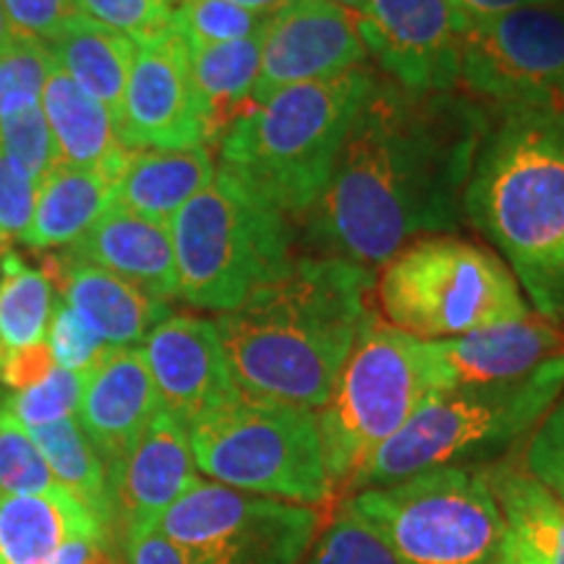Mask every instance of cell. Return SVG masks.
<instances>
[{
	"label": "cell",
	"mask_w": 564,
	"mask_h": 564,
	"mask_svg": "<svg viewBox=\"0 0 564 564\" xmlns=\"http://www.w3.org/2000/svg\"><path fill=\"white\" fill-rule=\"evenodd\" d=\"M489 118L460 89L415 91L373 76L306 217L322 257L371 270L421 236L455 230Z\"/></svg>",
	"instance_id": "1"
},
{
	"label": "cell",
	"mask_w": 564,
	"mask_h": 564,
	"mask_svg": "<svg viewBox=\"0 0 564 564\" xmlns=\"http://www.w3.org/2000/svg\"><path fill=\"white\" fill-rule=\"evenodd\" d=\"M371 270L337 257L293 259L282 278L215 319L241 398L322 411L371 319Z\"/></svg>",
	"instance_id": "2"
},
{
	"label": "cell",
	"mask_w": 564,
	"mask_h": 564,
	"mask_svg": "<svg viewBox=\"0 0 564 564\" xmlns=\"http://www.w3.org/2000/svg\"><path fill=\"white\" fill-rule=\"evenodd\" d=\"M465 217L502 253L533 314L564 327V110H491Z\"/></svg>",
	"instance_id": "3"
},
{
	"label": "cell",
	"mask_w": 564,
	"mask_h": 564,
	"mask_svg": "<svg viewBox=\"0 0 564 564\" xmlns=\"http://www.w3.org/2000/svg\"><path fill=\"white\" fill-rule=\"evenodd\" d=\"M371 82L373 70L358 66L251 102L223 133L217 167L241 178L288 220H306Z\"/></svg>",
	"instance_id": "4"
},
{
	"label": "cell",
	"mask_w": 564,
	"mask_h": 564,
	"mask_svg": "<svg viewBox=\"0 0 564 564\" xmlns=\"http://www.w3.org/2000/svg\"><path fill=\"white\" fill-rule=\"evenodd\" d=\"M564 392V356L520 379L432 392L352 478L348 494L447 465H486L528 442Z\"/></svg>",
	"instance_id": "5"
},
{
	"label": "cell",
	"mask_w": 564,
	"mask_h": 564,
	"mask_svg": "<svg viewBox=\"0 0 564 564\" xmlns=\"http://www.w3.org/2000/svg\"><path fill=\"white\" fill-rule=\"evenodd\" d=\"M241 178H215L171 220L178 299L228 314L293 264L291 225Z\"/></svg>",
	"instance_id": "6"
},
{
	"label": "cell",
	"mask_w": 564,
	"mask_h": 564,
	"mask_svg": "<svg viewBox=\"0 0 564 564\" xmlns=\"http://www.w3.org/2000/svg\"><path fill=\"white\" fill-rule=\"evenodd\" d=\"M382 267L377 301L384 319L419 340L460 337L531 314L510 267L463 238H419Z\"/></svg>",
	"instance_id": "7"
},
{
	"label": "cell",
	"mask_w": 564,
	"mask_h": 564,
	"mask_svg": "<svg viewBox=\"0 0 564 564\" xmlns=\"http://www.w3.org/2000/svg\"><path fill=\"white\" fill-rule=\"evenodd\" d=\"M345 507L403 564H502L505 520L481 465H447L350 494Z\"/></svg>",
	"instance_id": "8"
},
{
	"label": "cell",
	"mask_w": 564,
	"mask_h": 564,
	"mask_svg": "<svg viewBox=\"0 0 564 564\" xmlns=\"http://www.w3.org/2000/svg\"><path fill=\"white\" fill-rule=\"evenodd\" d=\"M196 468L230 489L319 507L335 499L314 411L238 398L188 426Z\"/></svg>",
	"instance_id": "9"
},
{
	"label": "cell",
	"mask_w": 564,
	"mask_h": 564,
	"mask_svg": "<svg viewBox=\"0 0 564 564\" xmlns=\"http://www.w3.org/2000/svg\"><path fill=\"white\" fill-rule=\"evenodd\" d=\"M432 392L423 340L371 316L316 415L335 497Z\"/></svg>",
	"instance_id": "10"
},
{
	"label": "cell",
	"mask_w": 564,
	"mask_h": 564,
	"mask_svg": "<svg viewBox=\"0 0 564 564\" xmlns=\"http://www.w3.org/2000/svg\"><path fill=\"white\" fill-rule=\"evenodd\" d=\"M322 514L316 507L196 481L160 518L188 564H303Z\"/></svg>",
	"instance_id": "11"
},
{
	"label": "cell",
	"mask_w": 564,
	"mask_h": 564,
	"mask_svg": "<svg viewBox=\"0 0 564 564\" xmlns=\"http://www.w3.org/2000/svg\"><path fill=\"white\" fill-rule=\"evenodd\" d=\"M457 87L489 110H564V6L514 9L460 34Z\"/></svg>",
	"instance_id": "12"
},
{
	"label": "cell",
	"mask_w": 564,
	"mask_h": 564,
	"mask_svg": "<svg viewBox=\"0 0 564 564\" xmlns=\"http://www.w3.org/2000/svg\"><path fill=\"white\" fill-rule=\"evenodd\" d=\"M116 133L126 150L207 147L204 105L188 66V47L178 32L137 45Z\"/></svg>",
	"instance_id": "13"
},
{
	"label": "cell",
	"mask_w": 564,
	"mask_h": 564,
	"mask_svg": "<svg viewBox=\"0 0 564 564\" xmlns=\"http://www.w3.org/2000/svg\"><path fill=\"white\" fill-rule=\"evenodd\" d=\"M358 32L387 79L415 91L457 89L465 21L449 0H369Z\"/></svg>",
	"instance_id": "14"
},
{
	"label": "cell",
	"mask_w": 564,
	"mask_h": 564,
	"mask_svg": "<svg viewBox=\"0 0 564 564\" xmlns=\"http://www.w3.org/2000/svg\"><path fill=\"white\" fill-rule=\"evenodd\" d=\"M366 45L358 21L329 0H291L270 19L262 40L253 100L308 82H327L364 66Z\"/></svg>",
	"instance_id": "15"
},
{
	"label": "cell",
	"mask_w": 564,
	"mask_h": 564,
	"mask_svg": "<svg viewBox=\"0 0 564 564\" xmlns=\"http://www.w3.org/2000/svg\"><path fill=\"white\" fill-rule=\"evenodd\" d=\"M141 356L162 408L186 429L241 398L215 322L171 314L144 337Z\"/></svg>",
	"instance_id": "16"
},
{
	"label": "cell",
	"mask_w": 564,
	"mask_h": 564,
	"mask_svg": "<svg viewBox=\"0 0 564 564\" xmlns=\"http://www.w3.org/2000/svg\"><path fill=\"white\" fill-rule=\"evenodd\" d=\"M423 352L436 392L510 382L564 356V327L531 312L525 319L460 337L423 340Z\"/></svg>",
	"instance_id": "17"
},
{
	"label": "cell",
	"mask_w": 564,
	"mask_h": 564,
	"mask_svg": "<svg viewBox=\"0 0 564 564\" xmlns=\"http://www.w3.org/2000/svg\"><path fill=\"white\" fill-rule=\"evenodd\" d=\"M196 481L188 429L162 408L126 460L108 474L112 525L121 528L123 539L158 528L167 507Z\"/></svg>",
	"instance_id": "18"
},
{
	"label": "cell",
	"mask_w": 564,
	"mask_h": 564,
	"mask_svg": "<svg viewBox=\"0 0 564 564\" xmlns=\"http://www.w3.org/2000/svg\"><path fill=\"white\" fill-rule=\"evenodd\" d=\"M160 411L158 387L141 348H110L84 377L76 421L110 474Z\"/></svg>",
	"instance_id": "19"
},
{
	"label": "cell",
	"mask_w": 564,
	"mask_h": 564,
	"mask_svg": "<svg viewBox=\"0 0 564 564\" xmlns=\"http://www.w3.org/2000/svg\"><path fill=\"white\" fill-rule=\"evenodd\" d=\"M42 272L58 288L61 301L68 303L84 324L108 348H137L162 319L171 316L165 301L152 299L133 282L100 267L66 257H47Z\"/></svg>",
	"instance_id": "20"
},
{
	"label": "cell",
	"mask_w": 564,
	"mask_h": 564,
	"mask_svg": "<svg viewBox=\"0 0 564 564\" xmlns=\"http://www.w3.org/2000/svg\"><path fill=\"white\" fill-rule=\"evenodd\" d=\"M66 257L118 274L158 301L178 299L171 225L152 223L118 204L68 246Z\"/></svg>",
	"instance_id": "21"
},
{
	"label": "cell",
	"mask_w": 564,
	"mask_h": 564,
	"mask_svg": "<svg viewBox=\"0 0 564 564\" xmlns=\"http://www.w3.org/2000/svg\"><path fill=\"white\" fill-rule=\"evenodd\" d=\"M481 474L505 520L502 564H564V505L523 460L499 457Z\"/></svg>",
	"instance_id": "22"
},
{
	"label": "cell",
	"mask_w": 564,
	"mask_h": 564,
	"mask_svg": "<svg viewBox=\"0 0 564 564\" xmlns=\"http://www.w3.org/2000/svg\"><path fill=\"white\" fill-rule=\"evenodd\" d=\"M70 539L108 541L100 520L61 489L0 497V564H45Z\"/></svg>",
	"instance_id": "23"
},
{
	"label": "cell",
	"mask_w": 564,
	"mask_h": 564,
	"mask_svg": "<svg viewBox=\"0 0 564 564\" xmlns=\"http://www.w3.org/2000/svg\"><path fill=\"white\" fill-rule=\"evenodd\" d=\"M209 147L196 150H131L116 178V204L171 225L178 212L215 178Z\"/></svg>",
	"instance_id": "24"
},
{
	"label": "cell",
	"mask_w": 564,
	"mask_h": 564,
	"mask_svg": "<svg viewBox=\"0 0 564 564\" xmlns=\"http://www.w3.org/2000/svg\"><path fill=\"white\" fill-rule=\"evenodd\" d=\"M42 112L53 131L63 165L105 171L118 178L131 150H126L118 139L110 112L70 79L66 70L55 66V61L42 89Z\"/></svg>",
	"instance_id": "25"
},
{
	"label": "cell",
	"mask_w": 564,
	"mask_h": 564,
	"mask_svg": "<svg viewBox=\"0 0 564 564\" xmlns=\"http://www.w3.org/2000/svg\"><path fill=\"white\" fill-rule=\"evenodd\" d=\"M116 204V175L87 167H53L37 186L24 241L34 251L68 249Z\"/></svg>",
	"instance_id": "26"
},
{
	"label": "cell",
	"mask_w": 564,
	"mask_h": 564,
	"mask_svg": "<svg viewBox=\"0 0 564 564\" xmlns=\"http://www.w3.org/2000/svg\"><path fill=\"white\" fill-rule=\"evenodd\" d=\"M47 51L55 66L66 70L89 97H95L116 123L137 58V42L82 13L47 42Z\"/></svg>",
	"instance_id": "27"
},
{
	"label": "cell",
	"mask_w": 564,
	"mask_h": 564,
	"mask_svg": "<svg viewBox=\"0 0 564 564\" xmlns=\"http://www.w3.org/2000/svg\"><path fill=\"white\" fill-rule=\"evenodd\" d=\"M262 40L264 32L220 45H186L188 66L204 105L207 144H220L228 126L251 105L262 68Z\"/></svg>",
	"instance_id": "28"
},
{
	"label": "cell",
	"mask_w": 564,
	"mask_h": 564,
	"mask_svg": "<svg viewBox=\"0 0 564 564\" xmlns=\"http://www.w3.org/2000/svg\"><path fill=\"white\" fill-rule=\"evenodd\" d=\"M30 436L37 444L40 455L45 457L55 481L74 494L110 533L112 505L108 470H105V463L91 447L87 434L82 432L79 421L70 415V419L45 423V426H34L30 429Z\"/></svg>",
	"instance_id": "29"
},
{
	"label": "cell",
	"mask_w": 564,
	"mask_h": 564,
	"mask_svg": "<svg viewBox=\"0 0 564 564\" xmlns=\"http://www.w3.org/2000/svg\"><path fill=\"white\" fill-rule=\"evenodd\" d=\"M0 366L13 352L47 340L55 288L42 270H32L17 253L0 259Z\"/></svg>",
	"instance_id": "30"
},
{
	"label": "cell",
	"mask_w": 564,
	"mask_h": 564,
	"mask_svg": "<svg viewBox=\"0 0 564 564\" xmlns=\"http://www.w3.org/2000/svg\"><path fill=\"white\" fill-rule=\"evenodd\" d=\"M272 17H262L228 0H175L173 26L186 45H220L262 34Z\"/></svg>",
	"instance_id": "31"
},
{
	"label": "cell",
	"mask_w": 564,
	"mask_h": 564,
	"mask_svg": "<svg viewBox=\"0 0 564 564\" xmlns=\"http://www.w3.org/2000/svg\"><path fill=\"white\" fill-rule=\"evenodd\" d=\"M61 489L55 476L40 455L30 429L13 419L0 403V497H24Z\"/></svg>",
	"instance_id": "32"
},
{
	"label": "cell",
	"mask_w": 564,
	"mask_h": 564,
	"mask_svg": "<svg viewBox=\"0 0 564 564\" xmlns=\"http://www.w3.org/2000/svg\"><path fill=\"white\" fill-rule=\"evenodd\" d=\"M53 58L40 40L17 37L0 51V121L40 105Z\"/></svg>",
	"instance_id": "33"
},
{
	"label": "cell",
	"mask_w": 564,
	"mask_h": 564,
	"mask_svg": "<svg viewBox=\"0 0 564 564\" xmlns=\"http://www.w3.org/2000/svg\"><path fill=\"white\" fill-rule=\"evenodd\" d=\"M0 154L34 183H42L53 167L61 165L58 147L40 105L0 121Z\"/></svg>",
	"instance_id": "34"
},
{
	"label": "cell",
	"mask_w": 564,
	"mask_h": 564,
	"mask_svg": "<svg viewBox=\"0 0 564 564\" xmlns=\"http://www.w3.org/2000/svg\"><path fill=\"white\" fill-rule=\"evenodd\" d=\"M303 564H403L398 554L358 520L348 507H340L314 546L308 549Z\"/></svg>",
	"instance_id": "35"
},
{
	"label": "cell",
	"mask_w": 564,
	"mask_h": 564,
	"mask_svg": "<svg viewBox=\"0 0 564 564\" xmlns=\"http://www.w3.org/2000/svg\"><path fill=\"white\" fill-rule=\"evenodd\" d=\"M84 17L123 34L137 45L175 32L171 0H74Z\"/></svg>",
	"instance_id": "36"
},
{
	"label": "cell",
	"mask_w": 564,
	"mask_h": 564,
	"mask_svg": "<svg viewBox=\"0 0 564 564\" xmlns=\"http://www.w3.org/2000/svg\"><path fill=\"white\" fill-rule=\"evenodd\" d=\"M84 377L87 373H76L55 366L42 382L30 387V390L17 392L11 400H6V408L26 429L70 419V415L79 411Z\"/></svg>",
	"instance_id": "37"
},
{
	"label": "cell",
	"mask_w": 564,
	"mask_h": 564,
	"mask_svg": "<svg viewBox=\"0 0 564 564\" xmlns=\"http://www.w3.org/2000/svg\"><path fill=\"white\" fill-rule=\"evenodd\" d=\"M47 345H51L55 366L61 369L89 373L95 369L97 361L110 348L84 324V319L68 303L55 301L51 329H47Z\"/></svg>",
	"instance_id": "38"
},
{
	"label": "cell",
	"mask_w": 564,
	"mask_h": 564,
	"mask_svg": "<svg viewBox=\"0 0 564 564\" xmlns=\"http://www.w3.org/2000/svg\"><path fill=\"white\" fill-rule=\"evenodd\" d=\"M520 460L564 505V392L528 436Z\"/></svg>",
	"instance_id": "39"
},
{
	"label": "cell",
	"mask_w": 564,
	"mask_h": 564,
	"mask_svg": "<svg viewBox=\"0 0 564 564\" xmlns=\"http://www.w3.org/2000/svg\"><path fill=\"white\" fill-rule=\"evenodd\" d=\"M37 186L0 154V249L24 238L34 217Z\"/></svg>",
	"instance_id": "40"
},
{
	"label": "cell",
	"mask_w": 564,
	"mask_h": 564,
	"mask_svg": "<svg viewBox=\"0 0 564 564\" xmlns=\"http://www.w3.org/2000/svg\"><path fill=\"white\" fill-rule=\"evenodd\" d=\"M13 37L51 42L82 11L74 0H3Z\"/></svg>",
	"instance_id": "41"
},
{
	"label": "cell",
	"mask_w": 564,
	"mask_h": 564,
	"mask_svg": "<svg viewBox=\"0 0 564 564\" xmlns=\"http://www.w3.org/2000/svg\"><path fill=\"white\" fill-rule=\"evenodd\" d=\"M53 369H55V358H53L51 345L45 340L6 358V364L0 366V382L11 387V390L21 392L42 382V379H45Z\"/></svg>",
	"instance_id": "42"
},
{
	"label": "cell",
	"mask_w": 564,
	"mask_h": 564,
	"mask_svg": "<svg viewBox=\"0 0 564 564\" xmlns=\"http://www.w3.org/2000/svg\"><path fill=\"white\" fill-rule=\"evenodd\" d=\"M123 546L129 560L126 564H188L181 549L167 535H162L160 528L126 535Z\"/></svg>",
	"instance_id": "43"
},
{
	"label": "cell",
	"mask_w": 564,
	"mask_h": 564,
	"mask_svg": "<svg viewBox=\"0 0 564 564\" xmlns=\"http://www.w3.org/2000/svg\"><path fill=\"white\" fill-rule=\"evenodd\" d=\"M457 17L468 24H478V21L502 17V13H510L514 9H523V6H535V3H552V0H449Z\"/></svg>",
	"instance_id": "44"
},
{
	"label": "cell",
	"mask_w": 564,
	"mask_h": 564,
	"mask_svg": "<svg viewBox=\"0 0 564 564\" xmlns=\"http://www.w3.org/2000/svg\"><path fill=\"white\" fill-rule=\"evenodd\" d=\"M97 546H105L97 539H70L45 564H87Z\"/></svg>",
	"instance_id": "45"
},
{
	"label": "cell",
	"mask_w": 564,
	"mask_h": 564,
	"mask_svg": "<svg viewBox=\"0 0 564 564\" xmlns=\"http://www.w3.org/2000/svg\"><path fill=\"white\" fill-rule=\"evenodd\" d=\"M228 3L238 6V9L262 13V17H274L280 9H285L291 0H228Z\"/></svg>",
	"instance_id": "46"
},
{
	"label": "cell",
	"mask_w": 564,
	"mask_h": 564,
	"mask_svg": "<svg viewBox=\"0 0 564 564\" xmlns=\"http://www.w3.org/2000/svg\"><path fill=\"white\" fill-rule=\"evenodd\" d=\"M329 3L340 6V9H343L345 13H350V17L356 19V21L364 17L366 9H369V0H329Z\"/></svg>",
	"instance_id": "47"
},
{
	"label": "cell",
	"mask_w": 564,
	"mask_h": 564,
	"mask_svg": "<svg viewBox=\"0 0 564 564\" xmlns=\"http://www.w3.org/2000/svg\"><path fill=\"white\" fill-rule=\"evenodd\" d=\"M13 40H17V37H13L9 17H6V9H3V0H0V51H3L6 45H11Z\"/></svg>",
	"instance_id": "48"
},
{
	"label": "cell",
	"mask_w": 564,
	"mask_h": 564,
	"mask_svg": "<svg viewBox=\"0 0 564 564\" xmlns=\"http://www.w3.org/2000/svg\"><path fill=\"white\" fill-rule=\"evenodd\" d=\"M87 564H121V562H118L116 556H110V552L105 546H97L95 554L89 556Z\"/></svg>",
	"instance_id": "49"
},
{
	"label": "cell",
	"mask_w": 564,
	"mask_h": 564,
	"mask_svg": "<svg viewBox=\"0 0 564 564\" xmlns=\"http://www.w3.org/2000/svg\"><path fill=\"white\" fill-rule=\"evenodd\" d=\"M171 3H175V0H171Z\"/></svg>",
	"instance_id": "50"
}]
</instances>
